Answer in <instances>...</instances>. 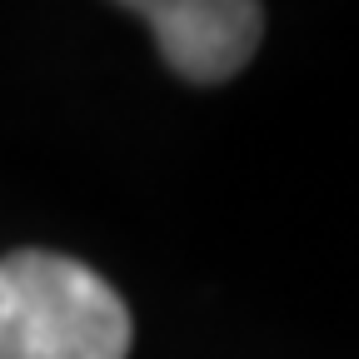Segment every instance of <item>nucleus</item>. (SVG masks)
Returning a JSON list of instances; mask_svg holds the SVG:
<instances>
[{"label":"nucleus","instance_id":"nucleus-1","mask_svg":"<svg viewBox=\"0 0 359 359\" xmlns=\"http://www.w3.org/2000/svg\"><path fill=\"white\" fill-rule=\"evenodd\" d=\"M130 309L105 275L55 250L0 259V359H125Z\"/></svg>","mask_w":359,"mask_h":359},{"label":"nucleus","instance_id":"nucleus-2","mask_svg":"<svg viewBox=\"0 0 359 359\" xmlns=\"http://www.w3.org/2000/svg\"><path fill=\"white\" fill-rule=\"evenodd\" d=\"M125 11L155 30L165 65L195 85L240 75L264 35V11L250 0H140Z\"/></svg>","mask_w":359,"mask_h":359}]
</instances>
